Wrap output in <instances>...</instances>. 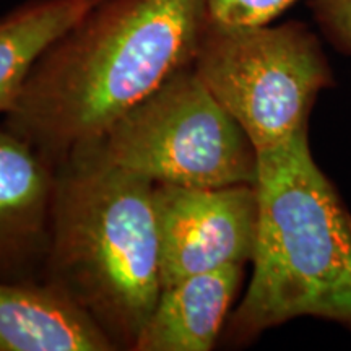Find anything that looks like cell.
Here are the masks:
<instances>
[{
  "instance_id": "obj_6",
  "label": "cell",
  "mask_w": 351,
  "mask_h": 351,
  "mask_svg": "<svg viewBox=\"0 0 351 351\" xmlns=\"http://www.w3.org/2000/svg\"><path fill=\"white\" fill-rule=\"evenodd\" d=\"M161 287L252 261L257 239L256 186L199 189L153 184Z\"/></svg>"
},
{
  "instance_id": "obj_8",
  "label": "cell",
  "mask_w": 351,
  "mask_h": 351,
  "mask_svg": "<svg viewBox=\"0 0 351 351\" xmlns=\"http://www.w3.org/2000/svg\"><path fill=\"white\" fill-rule=\"evenodd\" d=\"M93 317L46 280H0V351H116Z\"/></svg>"
},
{
  "instance_id": "obj_9",
  "label": "cell",
  "mask_w": 351,
  "mask_h": 351,
  "mask_svg": "<svg viewBox=\"0 0 351 351\" xmlns=\"http://www.w3.org/2000/svg\"><path fill=\"white\" fill-rule=\"evenodd\" d=\"M244 265L192 275L163 288L134 351H208L225 328Z\"/></svg>"
},
{
  "instance_id": "obj_1",
  "label": "cell",
  "mask_w": 351,
  "mask_h": 351,
  "mask_svg": "<svg viewBox=\"0 0 351 351\" xmlns=\"http://www.w3.org/2000/svg\"><path fill=\"white\" fill-rule=\"evenodd\" d=\"M207 0H98L41 52L2 124L59 166L194 64Z\"/></svg>"
},
{
  "instance_id": "obj_5",
  "label": "cell",
  "mask_w": 351,
  "mask_h": 351,
  "mask_svg": "<svg viewBox=\"0 0 351 351\" xmlns=\"http://www.w3.org/2000/svg\"><path fill=\"white\" fill-rule=\"evenodd\" d=\"M194 70L251 138L257 153L309 132L315 98L333 83L306 25H225L210 19Z\"/></svg>"
},
{
  "instance_id": "obj_4",
  "label": "cell",
  "mask_w": 351,
  "mask_h": 351,
  "mask_svg": "<svg viewBox=\"0 0 351 351\" xmlns=\"http://www.w3.org/2000/svg\"><path fill=\"white\" fill-rule=\"evenodd\" d=\"M88 155L153 184L215 189L257 181V150L187 65L125 112ZM70 158V156H69Z\"/></svg>"
},
{
  "instance_id": "obj_3",
  "label": "cell",
  "mask_w": 351,
  "mask_h": 351,
  "mask_svg": "<svg viewBox=\"0 0 351 351\" xmlns=\"http://www.w3.org/2000/svg\"><path fill=\"white\" fill-rule=\"evenodd\" d=\"M43 280L134 351L163 287L153 182L88 155L57 166Z\"/></svg>"
},
{
  "instance_id": "obj_7",
  "label": "cell",
  "mask_w": 351,
  "mask_h": 351,
  "mask_svg": "<svg viewBox=\"0 0 351 351\" xmlns=\"http://www.w3.org/2000/svg\"><path fill=\"white\" fill-rule=\"evenodd\" d=\"M56 182V166L0 125V280L43 274Z\"/></svg>"
},
{
  "instance_id": "obj_12",
  "label": "cell",
  "mask_w": 351,
  "mask_h": 351,
  "mask_svg": "<svg viewBox=\"0 0 351 351\" xmlns=\"http://www.w3.org/2000/svg\"><path fill=\"white\" fill-rule=\"evenodd\" d=\"M311 7L333 46L351 54V0H313Z\"/></svg>"
},
{
  "instance_id": "obj_10",
  "label": "cell",
  "mask_w": 351,
  "mask_h": 351,
  "mask_svg": "<svg viewBox=\"0 0 351 351\" xmlns=\"http://www.w3.org/2000/svg\"><path fill=\"white\" fill-rule=\"evenodd\" d=\"M98 0H25L0 16V114L13 106L33 64Z\"/></svg>"
},
{
  "instance_id": "obj_11",
  "label": "cell",
  "mask_w": 351,
  "mask_h": 351,
  "mask_svg": "<svg viewBox=\"0 0 351 351\" xmlns=\"http://www.w3.org/2000/svg\"><path fill=\"white\" fill-rule=\"evenodd\" d=\"M296 0H207L210 19L225 25H269Z\"/></svg>"
},
{
  "instance_id": "obj_2",
  "label": "cell",
  "mask_w": 351,
  "mask_h": 351,
  "mask_svg": "<svg viewBox=\"0 0 351 351\" xmlns=\"http://www.w3.org/2000/svg\"><path fill=\"white\" fill-rule=\"evenodd\" d=\"M257 160L254 274L228 317L226 343L247 345L306 315L351 330V215L315 165L309 132Z\"/></svg>"
}]
</instances>
